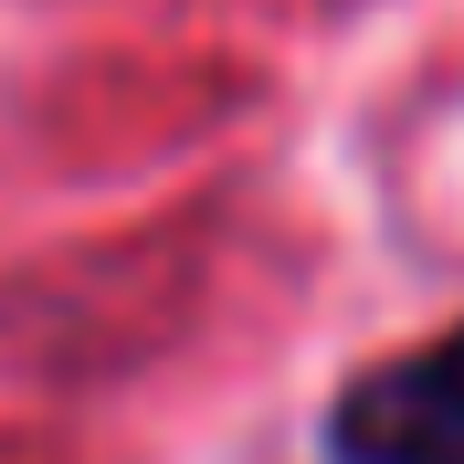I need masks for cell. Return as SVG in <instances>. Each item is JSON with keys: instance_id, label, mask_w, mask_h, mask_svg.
<instances>
[{"instance_id": "6da1fadb", "label": "cell", "mask_w": 464, "mask_h": 464, "mask_svg": "<svg viewBox=\"0 0 464 464\" xmlns=\"http://www.w3.org/2000/svg\"><path fill=\"white\" fill-rule=\"evenodd\" d=\"M327 454L338 464H464V327L380 359L370 380H348Z\"/></svg>"}]
</instances>
